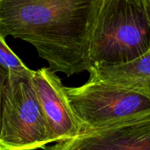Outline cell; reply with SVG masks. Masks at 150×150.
Masks as SVG:
<instances>
[{"instance_id": "6da1fadb", "label": "cell", "mask_w": 150, "mask_h": 150, "mask_svg": "<svg viewBox=\"0 0 150 150\" xmlns=\"http://www.w3.org/2000/svg\"><path fill=\"white\" fill-rule=\"evenodd\" d=\"M100 0H0V35L33 45L49 68L67 77L88 71Z\"/></svg>"}, {"instance_id": "7a4b0ae2", "label": "cell", "mask_w": 150, "mask_h": 150, "mask_svg": "<svg viewBox=\"0 0 150 150\" xmlns=\"http://www.w3.org/2000/svg\"><path fill=\"white\" fill-rule=\"evenodd\" d=\"M150 50V21L139 0H100L90 42L92 65L132 61Z\"/></svg>"}, {"instance_id": "3957f363", "label": "cell", "mask_w": 150, "mask_h": 150, "mask_svg": "<svg viewBox=\"0 0 150 150\" xmlns=\"http://www.w3.org/2000/svg\"><path fill=\"white\" fill-rule=\"evenodd\" d=\"M68 103L81 132L110 126L150 112V98L116 85L88 80L79 87H65Z\"/></svg>"}, {"instance_id": "277c9868", "label": "cell", "mask_w": 150, "mask_h": 150, "mask_svg": "<svg viewBox=\"0 0 150 150\" xmlns=\"http://www.w3.org/2000/svg\"><path fill=\"white\" fill-rule=\"evenodd\" d=\"M32 73L9 72L0 126V150H35L52 143L33 88Z\"/></svg>"}, {"instance_id": "5b68a950", "label": "cell", "mask_w": 150, "mask_h": 150, "mask_svg": "<svg viewBox=\"0 0 150 150\" xmlns=\"http://www.w3.org/2000/svg\"><path fill=\"white\" fill-rule=\"evenodd\" d=\"M45 150H150V112L58 141Z\"/></svg>"}, {"instance_id": "8992f818", "label": "cell", "mask_w": 150, "mask_h": 150, "mask_svg": "<svg viewBox=\"0 0 150 150\" xmlns=\"http://www.w3.org/2000/svg\"><path fill=\"white\" fill-rule=\"evenodd\" d=\"M32 84L45 118L51 142L76 137L81 132L65 96L60 78L49 67L32 73Z\"/></svg>"}, {"instance_id": "52a82bcc", "label": "cell", "mask_w": 150, "mask_h": 150, "mask_svg": "<svg viewBox=\"0 0 150 150\" xmlns=\"http://www.w3.org/2000/svg\"><path fill=\"white\" fill-rule=\"evenodd\" d=\"M88 71L90 81L125 88L150 98V50L128 63L92 65Z\"/></svg>"}, {"instance_id": "ba28073f", "label": "cell", "mask_w": 150, "mask_h": 150, "mask_svg": "<svg viewBox=\"0 0 150 150\" xmlns=\"http://www.w3.org/2000/svg\"><path fill=\"white\" fill-rule=\"evenodd\" d=\"M0 66H2L11 73L28 75L33 72L19 57L6 44L5 38L0 35Z\"/></svg>"}, {"instance_id": "9c48e42d", "label": "cell", "mask_w": 150, "mask_h": 150, "mask_svg": "<svg viewBox=\"0 0 150 150\" xmlns=\"http://www.w3.org/2000/svg\"><path fill=\"white\" fill-rule=\"evenodd\" d=\"M9 78V71L0 66V126H1V117H2V110H3V102L5 96V91L6 84Z\"/></svg>"}, {"instance_id": "30bf717a", "label": "cell", "mask_w": 150, "mask_h": 150, "mask_svg": "<svg viewBox=\"0 0 150 150\" xmlns=\"http://www.w3.org/2000/svg\"><path fill=\"white\" fill-rule=\"evenodd\" d=\"M144 12L150 21V0H139Z\"/></svg>"}]
</instances>
